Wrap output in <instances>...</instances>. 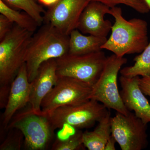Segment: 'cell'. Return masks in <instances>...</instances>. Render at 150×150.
Masks as SVG:
<instances>
[{
  "label": "cell",
  "mask_w": 150,
  "mask_h": 150,
  "mask_svg": "<svg viewBox=\"0 0 150 150\" xmlns=\"http://www.w3.org/2000/svg\"><path fill=\"white\" fill-rule=\"evenodd\" d=\"M89 2V0H59L45 12L44 23L69 35L76 29L81 14Z\"/></svg>",
  "instance_id": "cell-10"
},
{
  "label": "cell",
  "mask_w": 150,
  "mask_h": 150,
  "mask_svg": "<svg viewBox=\"0 0 150 150\" xmlns=\"http://www.w3.org/2000/svg\"><path fill=\"white\" fill-rule=\"evenodd\" d=\"M0 13L14 24L30 32L35 33L39 26L37 22L28 14L16 10L4 0H0Z\"/></svg>",
  "instance_id": "cell-17"
},
{
  "label": "cell",
  "mask_w": 150,
  "mask_h": 150,
  "mask_svg": "<svg viewBox=\"0 0 150 150\" xmlns=\"http://www.w3.org/2000/svg\"><path fill=\"white\" fill-rule=\"evenodd\" d=\"M107 40L105 37L84 35L79 30L75 29L69 35L68 54L83 55L101 51L102 46Z\"/></svg>",
  "instance_id": "cell-15"
},
{
  "label": "cell",
  "mask_w": 150,
  "mask_h": 150,
  "mask_svg": "<svg viewBox=\"0 0 150 150\" xmlns=\"http://www.w3.org/2000/svg\"><path fill=\"white\" fill-rule=\"evenodd\" d=\"M69 35L60 32L49 23H44L33 35L25 57L30 82L35 79L42 64L67 54Z\"/></svg>",
  "instance_id": "cell-3"
},
{
  "label": "cell",
  "mask_w": 150,
  "mask_h": 150,
  "mask_svg": "<svg viewBox=\"0 0 150 150\" xmlns=\"http://www.w3.org/2000/svg\"><path fill=\"white\" fill-rule=\"evenodd\" d=\"M82 132L78 131L69 138L64 141L57 140L54 143L52 149L54 150H76L80 149L84 146Z\"/></svg>",
  "instance_id": "cell-21"
},
{
  "label": "cell",
  "mask_w": 150,
  "mask_h": 150,
  "mask_svg": "<svg viewBox=\"0 0 150 150\" xmlns=\"http://www.w3.org/2000/svg\"><path fill=\"white\" fill-rule=\"evenodd\" d=\"M144 1L150 9V0H144Z\"/></svg>",
  "instance_id": "cell-27"
},
{
  "label": "cell",
  "mask_w": 150,
  "mask_h": 150,
  "mask_svg": "<svg viewBox=\"0 0 150 150\" xmlns=\"http://www.w3.org/2000/svg\"><path fill=\"white\" fill-rule=\"evenodd\" d=\"M58 79L56 59H51L42 64L35 79L31 82L32 87L29 103L31 110L37 112H42L41 102L56 85Z\"/></svg>",
  "instance_id": "cell-14"
},
{
  "label": "cell",
  "mask_w": 150,
  "mask_h": 150,
  "mask_svg": "<svg viewBox=\"0 0 150 150\" xmlns=\"http://www.w3.org/2000/svg\"><path fill=\"white\" fill-rule=\"evenodd\" d=\"M92 87L74 78H59L58 81L41 103V109L47 113L58 108L76 105L90 100Z\"/></svg>",
  "instance_id": "cell-8"
},
{
  "label": "cell",
  "mask_w": 150,
  "mask_h": 150,
  "mask_svg": "<svg viewBox=\"0 0 150 150\" xmlns=\"http://www.w3.org/2000/svg\"><path fill=\"white\" fill-rule=\"evenodd\" d=\"M59 0H38V2L41 4L48 8L51 7L56 4Z\"/></svg>",
  "instance_id": "cell-26"
},
{
  "label": "cell",
  "mask_w": 150,
  "mask_h": 150,
  "mask_svg": "<svg viewBox=\"0 0 150 150\" xmlns=\"http://www.w3.org/2000/svg\"><path fill=\"white\" fill-rule=\"evenodd\" d=\"M8 4L23 11L37 22L39 26L44 22L45 11L38 0H4Z\"/></svg>",
  "instance_id": "cell-19"
},
{
  "label": "cell",
  "mask_w": 150,
  "mask_h": 150,
  "mask_svg": "<svg viewBox=\"0 0 150 150\" xmlns=\"http://www.w3.org/2000/svg\"><path fill=\"white\" fill-rule=\"evenodd\" d=\"M34 33L14 24L7 35L0 40L1 106L6 104L11 84L25 63L28 47Z\"/></svg>",
  "instance_id": "cell-1"
},
{
  "label": "cell",
  "mask_w": 150,
  "mask_h": 150,
  "mask_svg": "<svg viewBox=\"0 0 150 150\" xmlns=\"http://www.w3.org/2000/svg\"><path fill=\"white\" fill-rule=\"evenodd\" d=\"M107 58L102 50L83 55L65 54L56 59L57 76L77 79L93 87L99 79Z\"/></svg>",
  "instance_id": "cell-6"
},
{
  "label": "cell",
  "mask_w": 150,
  "mask_h": 150,
  "mask_svg": "<svg viewBox=\"0 0 150 150\" xmlns=\"http://www.w3.org/2000/svg\"><path fill=\"white\" fill-rule=\"evenodd\" d=\"M110 9L99 2L90 1L81 14L76 29L84 34L106 38L112 25L104 16L109 14Z\"/></svg>",
  "instance_id": "cell-11"
},
{
  "label": "cell",
  "mask_w": 150,
  "mask_h": 150,
  "mask_svg": "<svg viewBox=\"0 0 150 150\" xmlns=\"http://www.w3.org/2000/svg\"><path fill=\"white\" fill-rule=\"evenodd\" d=\"M139 85L143 93L150 97V76L139 77Z\"/></svg>",
  "instance_id": "cell-24"
},
{
  "label": "cell",
  "mask_w": 150,
  "mask_h": 150,
  "mask_svg": "<svg viewBox=\"0 0 150 150\" xmlns=\"http://www.w3.org/2000/svg\"><path fill=\"white\" fill-rule=\"evenodd\" d=\"M89 1L99 2L109 7H114L118 4L125 5L142 14L148 13L150 9L144 0H89Z\"/></svg>",
  "instance_id": "cell-20"
},
{
  "label": "cell",
  "mask_w": 150,
  "mask_h": 150,
  "mask_svg": "<svg viewBox=\"0 0 150 150\" xmlns=\"http://www.w3.org/2000/svg\"><path fill=\"white\" fill-rule=\"evenodd\" d=\"M111 118L110 111L98 122L93 131L83 133V143L89 150H104L111 136Z\"/></svg>",
  "instance_id": "cell-16"
},
{
  "label": "cell",
  "mask_w": 150,
  "mask_h": 150,
  "mask_svg": "<svg viewBox=\"0 0 150 150\" xmlns=\"http://www.w3.org/2000/svg\"><path fill=\"white\" fill-rule=\"evenodd\" d=\"M111 135L122 150H142L148 146L147 124L134 113L117 112L111 118Z\"/></svg>",
  "instance_id": "cell-9"
},
{
  "label": "cell",
  "mask_w": 150,
  "mask_h": 150,
  "mask_svg": "<svg viewBox=\"0 0 150 150\" xmlns=\"http://www.w3.org/2000/svg\"><path fill=\"white\" fill-rule=\"evenodd\" d=\"M109 14L114 17L115 23L111 35L102 49L120 57L142 53L149 43L147 22L137 18L127 20L123 16L121 8L116 6L110 8Z\"/></svg>",
  "instance_id": "cell-2"
},
{
  "label": "cell",
  "mask_w": 150,
  "mask_h": 150,
  "mask_svg": "<svg viewBox=\"0 0 150 150\" xmlns=\"http://www.w3.org/2000/svg\"><path fill=\"white\" fill-rule=\"evenodd\" d=\"M14 24L4 16L0 15V40H2L13 28Z\"/></svg>",
  "instance_id": "cell-23"
},
{
  "label": "cell",
  "mask_w": 150,
  "mask_h": 150,
  "mask_svg": "<svg viewBox=\"0 0 150 150\" xmlns=\"http://www.w3.org/2000/svg\"><path fill=\"white\" fill-rule=\"evenodd\" d=\"M21 132L11 134L6 139L1 145L0 149L3 150H18L21 147Z\"/></svg>",
  "instance_id": "cell-22"
},
{
  "label": "cell",
  "mask_w": 150,
  "mask_h": 150,
  "mask_svg": "<svg viewBox=\"0 0 150 150\" xmlns=\"http://www.w3.org/2000/svg\"><path fill=\"white\" fill-rule=\"evenodd\" d=\"M31 87L32 83L28 80L27 67L24 63L11 86L3 114V125L5 129H6L16 112L29 103Z\"/></svg>",
  "instance_id": "cell-12"
},
{
  "label": "cell",
  "mask_w": 150,
  "mask_h": 150,
  "mask_svg": "<svg viewBox=\"0 0 150 150\" xmlns=\"http://www.w3.org/2000/svg\"><path fill=\"white\" fill-rule=\"evenodd\" d=\"M6 129H16L25 138V146L29 150H43L48 146L53 131L47 114L30 108L14 115Z\"/></svg>",
  "instance_id": "cell-7"
},
{
  "label": "cell",
  "mask_w": 150,
  "mask_h": 150,
  "mask_svg": "<svg viewBox=\"0 0 150 150\" xmlns=\"http://www.w3.org/2000/svg\"><path fill=\"white\" fill-rule=\"evenodd\" d=\"M116 142L114 137L111 135L105 145L104 150H115V144Z\"/></svg>",
  "instance_id": "cell-25"
},
{
  "label": "cell",
  "mask_w": 150,
  "mask_h": 150,
  "mask_svg": "<svg viewBox=\"0 0 150 150\" xmlns=\"http://www.w3.org/2000/svg\"><path fill=\"white\" fill-rule=\"evenodd\" d=\"M135 64L120 70L121 76L128 78L150 76V41L141 54L134 59Z\"/></svg>",
  "instance_id": "cell-18"
},
{
  "label": "cell",
  "mask_w": 150,
  "mask_h": 150,
  "mask_svg": "<svg viewBox=\"0 0 150 150\" xmlns=\"http://www.w3.org/2000/svg\"><path fill=\"white\" fill-rule=\"evenodd\" d=\"M139 76L132 78L121 76L119 78L120 94L125 107L145 124L150 122V104L139 85Z\"/></svg>",
  "instance_id": "cell-13"
},
{
  "label": "cell",
  "mask_w": 150,
  "mask_h": 150,
  "mask_svg": "<svg viewBox=\"0 0 150 150\" xmlns=\"http://www.w3.org/2000/svg\"><path fill=\"white\" fill-rule=\"evenodd\" d=\"M127 62L126 58L113 54L107 57L99 79L92 87L90 99L101 103L107 108L127 115L130 112L123 104L118 89L119 71Z\"/></svg>",
  "instance_id": "cell-5"
},
{
  "label": "cell",
  "mask_w": 150,
  "mask_h": 150,
  "mask_svg": "<svg viewBox=\"0 0 150 150\" xmlns=\"http://www.w3.org/2000/svg\"><path fill=\"white\" fill-rule=\"evenodd\" d=\"M108 112L104 105L90 99L81 104L59 107L46 114L54 131L65 125L78 129L90 128Z\"/></svg>",
  "instance_id": "cell-4"
}]
</instances>
